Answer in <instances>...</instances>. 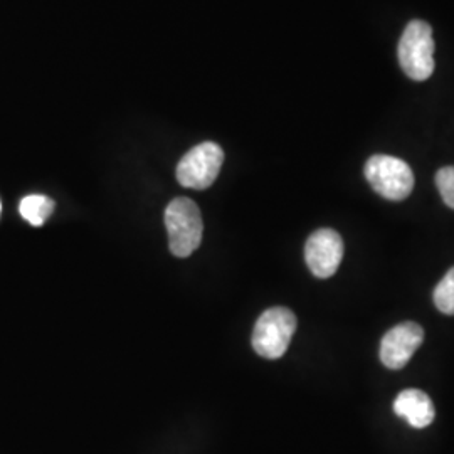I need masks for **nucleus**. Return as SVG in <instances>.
I'll return each instance as SVG.
<instances>
[{
    "instance_id": "3",
    "label": "nucleus",
    "mask_w": 454,
    "mask_h": 454,
    "mask_svg": "<svg viewBox=\"0 0 454 454\" xmlns=\"http://www.w3.org/2000/svg\"><path fill=\"white\" fill-rule=\"evenodd\" d=\"M296 332V317L292 309L276 307L266 309L254 326L253 348L264 358L283 357Z\"/></svg>"
},
{
    "instance_id": "11",
    "label": "nucleus",
    "mask_w": 454,
    "mask_h": 454,
    "mask_svg": "<svg viewBox=\"0 0 454 454\" xmlns=\"http://www.w3.org/2000/svg\"><path fill=\"white\" fill-rule=\"evenodd\" d=\"M436 187L444 204L454 209V167H442L436 174Z\"/></svg>"
},
{
    "instance_id": "12",
    "label": "nucleus",
    "mask_w": 454,
    "mask_h": 454,
    "mask_svg": "<svg viewBox=\"0 0 454 454\" xmlns=\"http://www.w3.org/2000/svg\"><path fill=\"white\" fill-rule=\"evenodd\" d=\"M0 212H2V204H0Z\"/></svg>"
},
{
    "instance_id": "1",
    "label": "nucleus",
    "mask_w": 454,
    "mask_h": 454,
    "mask_svg": "<svg viewBox=\"0 0 454 454\" xmlns=\"http://www.w3.org/2000/svg\"><path fill=\"white\" fill-rule=\"evenodd\" d=\"M165 227L170 251L177 258H187L200 246L204 234L202 215L194 200L187 197L174 199L165 209Z\"/></svg>"
},
{
    "instance_id": "5",
    "label": "nucleus",
    "mask_w": 454,
    "mask_h": 454,
    "mask_svg": "<svg viewBox=\"0 0 454 454\" xmlns=\"http://www.w3.org/2000/svg\"><path fill=\"white\" fill-rule=\"evenodd\" d=\"M223 163V148L214 142H204L182 157L177 165V180L182 187L204 191L215 182Z\"/></svg>"
},
{
    "instance_id": "2",
    "label": "nucleus",
    "mask_w": 454,
    "mask_h": 454,
    "mask_svg": "<svg viewBox=\"0 0 454 454\" xmlns=\"http://www.w3.org/2000/svg\"><path fill=\"white\" fill-rule=\"evenodd\" d=\"M401 67L414 82H426L434 73L433 29L424 20H411L399 41Z\"/></svg>"
},
{
    "instance_id": "9",
    "label": "nucleus",
    "mask_w": 454,
    "mask_h": 454,
    "mask_svg": "<svg viewBox=\"0 0 454 454\" xmlns=\"http://www.w3.org/2000/svg\"><path fill=\"white\" fill-rule=\"evenodd\" d=\"M54 211V200L46 195H27L20 200L19 212L33 226H43Z\"/></svg>"
},
{
    "instance_id": "4",
    "label": "nucleus",
    "mask_w": 454,
    "mask_h": 454,
    "mask_svg": "<svg viewBox=\"0 0 454 454\" xmlns=\"http://www.w3.org/2000/svg\"><path fill=\"white\" fill-rule=\"evenodd\" d=\"M365 179L387 200H404L414 189V174L404 160L390 155H373L365 163Z\"/></svg>"
},
{
    "instance_id": "8",
    "label": "nucleus",
    "mask_w": 454,
    "mask_h": 454,
    "mask_svg": "<svg viewBox=\"0 0 454 454\" xmlns=\"http://www.w3.org/2000/svg\"><path fill=\"white\" fill-rule=\"evenodd\" d=\"M394 411L399 418H404L412 427H427L434 421V406L431 397L419 389L403 390L395 403Z\"/></svg>"
},
{
    "instance_id": "6",
    "label": "nucleus",
    "mask_w": 454,
    "mask_h": 454,
    "mask_svg": "<svg viewBox=\"0 0 454 454\" xmlns=\"http://www.w3.org/2000/svg\"><path fill=\"white\" fill-rule=\"evenodd\" d=\"M343 258V241L333 229L315 231L305 246V260L317 278L335 275Z\"/></svg>"
},
{
    "instance_id": "7",
    "label": "nucleus",
    "mask_w": 454,
    "mask_h": 454,
    "mask_svg": "<svg viewBox=\"0 0 454 454\" xmlns=\"http://www.w3.org/2000/svg\"><path fill=\"white\" fill-rule=\"evenodd\" d=\"M424 340V330L414 322L395 325L384 335L380 341V360L382 364L399 371L406 367L407 362L416 354Z\"/></svg>"
},
{
    "instance_id": "10",
    "label": "nucleus",
    "mask_w": 454,
    "mask_h": 454,
    "mask_svg": "<svg viewBox=\"0 0 454 454\" xmlns=\"http://www.w3.org/2000/svg\"><path fill=\"white\" fill-rule=\"evenodd\" d=\"M433 300L441 313L454 315V268L439 281L433 293Z\"/></svg>"
}]
</instances>
